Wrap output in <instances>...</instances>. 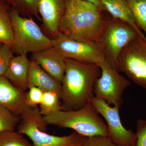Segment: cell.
Wrapping results in <instances>:
<instances>
[{
  "label": "cell",
  "instance_id": "cell-1",
  "mask_svg": "<svg viewBox=\"0 0 146 146\" xmlns=\"http://www.w3.org/2000/svg\"><path fill=\"white\" fill-rule=\"evenodd\" d=\"M84 0H67L59 32L78 41L99 43L106 19L103 11Z\"/></svg>",
  "mask_w": 146,
  "mask_h": 146
},
{
  "label": "cell",
  "instance_id": "cell-2",
  "mask_svg": "<svg viewBox=\"0 0 146 146\" xmlns=\"http://www.w3.org/2000/svg\"><path fill=\"white\" fill-rule=\"evenodd\" d=\"M65 73L61 82L63 110H75L91 103L95 82L101 74L95 63H83L66 58Z\"/></svg>",
  "mask_w": 146,
  "mask_h": 146
},
{
  "label": "cell",
  "instance_id": "cell-3",
  "mask_svg": "<svg viewBox=\"0 0 146 146\" xmlns=\"http://www.w3.org/2000/svg\"><path fill=\"white\" fill-rule=\"evenodd\" d=\"M47 124L72 129L87 137L108 136L106 123L91 103L75 110H59L44 117Z\"/></svg>",
  "mask_w": 146,
  "mask_h": 146
},
{
  "label": "cell",
  "instance_id": "cell-4",
  "mask_svg": "<svg viewBox=\"0 0 146 146\" xmlns=\"http://www.w3.org/2000/svg\"><path fill=\"white\" fill-rule=\"evenodd\" d=\"M21 118L17 131L27 136L34 146H84L87 138L76 131L63 136L47 133L48 125L38 108H31Z\"/></svg>",
  "mask_w": 146,
  "mask_h": 146
},
{
  "label": "cell",
  "instance_id": "cell-5",
  "mask_svg": "<svg viewBox=\"0 0 146 146\" xmlns=\"http://www.w3.org/2000/svg\"><path fill=\"white\" fill-rule=\"evenodd\" d=\"M11 17L13 30V52L27 54L52 46L51 39L44 34L33 18L21 16L12 9Z\"/></svg>",
  "mask_w": 146,
  "mask_h": 146
},
{
  "label": "cell",
  "instance_id": "cell-6",
  "mask_svg": "<svg viewBox=\"0 0 146 146\" xmlns=\"http://www.w3.org/2000/svg\"><path fill=\"white\" fill-rule=\"evenodd\" d=\"M138 35L137 32L126 23L112 17L107 19L99 43L106 60L118 72L119 55L124 47Z\"/></svg>",
  "mask_w": 146,
  "mask_h": 146
},
{
  "label": "cell",
  "instance_id": "cell-7",
  "mask_svg": "<svg viewBox=\"0 0 146 146\" xmlns=\"http://www.w3.org/2000/svg\"><path fill=\"white\" fill-rule=\"evenodd\" d=\"M98 65L101 74L94 85L95 96L120 109L123 103V94L130 85V82L112 68L106 58L100 61Z\"/></svg>",
  "mask_w": 146,
  "mask_h": 146
},
{
  "label": "cell",
  "instance_id": "cell-8",
  "mask_svg": "<svg viewBox=\"0 0 146 146\" xmlns=\"http://www.w3.org/2000/svg\"><path fill=\"white\" fill-rule=\"evenodd\" d=\"M119 72L124 73L137 85L146 89V39L137 36L119 55Z\"/></svg>",
  "mask_w": 146,
  "mask_h": 146
},
{
  "label": "cell",
  "instance_id": "cell-9",
  "mask_svg": "<svg viewBox=\"0 0 146 146\" xmlns=\"http://www.w3.org/2000/svg\"><path fill=\"white\" fill-rule=\"evenodd\" d=\"M51 39L52 46L66 58L98 65L106 58L105 54L99 43L78 41L60 32Z\"/></svg>",
  "mask_w": 146,
  "mask_h": 146
},
{
  "label": "cell",
  "instance_id": "cell-10",
  "mask_svg": "<svg viewBox=\"0 0 146 146\" xmlns=\"http://www.w3.org/2000/svg\"><path fill=\"white\" fill-rule=\"evenodd\" d=\"M91 103L99 114L105 120L108 131V137L119 146H135L136 133L127 129L123 125L119 116V109L111 106L103 100L94 96Z\"/></svg>",
  "mask_w": 146,
  "mask_h": 146
},
{
  "label": "cell",
  "instance_id": "cell-11",
  "mask_svg": "<svg viewBox=\"0 0 146 146\" xmlns=\"http://www.w3.org/2000/svg\"><path fill=\"white\" fill-rule=\"evenodd\" d=\"M31 60L61 83L66 69V58L56 48L52 46L32 53Z\"/></svg>",
  "mask_w": 146,
  "mask_h": 146
},
{
  "label": "cell",
  "instance_id": "cell-12",
  "mask_svg": "<svg viewBox=\"0 0 146 146\" xmlns=\"http://www.w3.org/2000/svg\"><path fill=\"white\" fill-rule=\"evenodd\" d=\"M67 0H39L38 11L45 30L54 37L59 32Z\"/></svg>",
  "mask_w": 146,
  "mask_h": 146
},
{
  "label": "cell",
  "instance_id": "cell-13",
  "mask_svg": "<svg viewBox=\"0 0 146 146\" xmlns=\"http://www.w3.org/2000/svg\"><path fill=\"white\" fill-rule=\"evenodd\" d=\"M0 105L21 117L31 108L27 104L26 92L13 86L3 76L0 77Z\"/></svg>",
  "mask_w": 146,
  "mask_h": 146
},
{
  "label": "cell",
  "instance_id": "cell-14",
  "mask_svg": "<svg viewBox=\"0 0 146 146\" xmlns=\"http://www.w3.org/2000/svg\"><path fill=\"white\" fill-rule=\"evenodd\" d=\"M30 63L27 54L13 56L3 76L13 86L25 92L29 89L28 78Z\"/></svg>",
  "mask_w": 146,
  "mask_h": 146
},
{
  "label": "cell",
  "instance_id": "cell-15",
  "mask_svg": "<svg viewBox=\"0 0 146 146\" xmlns=\"http://www.w3.org/2000/svg\"><path fill=\"white\" fill-rule=\"evenodd\" d=\"M28 84L29 88L35 86L44 92L52 91L61 96V83L32 60L29 69Z\"/></svg>",
  "mask_w": 146,
  "mask_h": 146
},
{
  "label": "cell",
  "instance_id": "cell-16",
  "mask_svg": "<svg viewBox=\"0 0 146 146\" xmlns=\"http://www.w3.org/2000/svg\"><path fill=\"white\" fill-rule=\"evenodd\" d=\"M105 10L109 12L112 18L123 21L132 27L139 36L146 38L139 29L126 0H101Z\"/></svg>",
  "mask_w": 146,
  "mask_h": 146
},
{
  "label": "cell",
  "instance_id": "cell-17",
  "mask_svg": "<svg viewBox=\"0 0 146 146\" xmlns=\"http://www.w3.org/2000/svg\"><path fill=\"white\" fill-rule=\"evenodd\" d=\"M11 9L4 0H0V44H5L12 48L13 34Z\"/></svg>",
  "mask_w": 146,
  "mask_h": 146
},
{
  "label": "cell",
  "instance_id": "cell-18",
  "mask_svg": "<svg viewBox=\"0 0 146 146\" xmlns=\"http://www.w3.org/2000/svg\"><path fill=\"white\" fill-rule=\"evenodd\" d=\"M13 10L24 17L42 21L39 11V0H4Z\"/></svg>",
  "mask_w": 146,
  "mask_h": 146
},
{
  "label": "cell",
  "instance_id": "cell-19",
  "mask_svg": "<svg viewBox=\"0 0 146 146\" xmlns=\"http://www.w3.org/2000/svg\"><path fill=\"white\" fill-rule=\"evenodd\" d=\"M39 106V112L43 117L63 110L60 96L52 91L44 92L42 101Z\"/></svg>",
  "mask_w": 146,
  "mask_h": 146
},
{
  "label": "cell",
  "instance_id": "cell-20",
  "mask_svg": "<svg viewBox=\"0 0 146 146\" xmlns=\"http://www.w3.org/2000/svg\"><path fill=\"white\" fill-rule=\"evenodd\" d=\"M139 29L146 39V0H126Z\"/></svg>",
  "mask_w": 146,
  "mask_h": 146
},
{
  "label": "cell",
  "instance_id": "cell-21",
  "mask_svg": "<svg viewBox=\"0 0 146 146\" xmlns=\"http://www.w3.org/2000/svg\"><path fill=\"white\" fill-rule=\"evenodd\" d=\"M0 146H34L18 131H7L0 132Z\"/></svg>",
  "mask_w": 146,
  "mask_h": 146
},
{
  "label": "cell",
  "instance_id": "cell-22",
  "mask_svg": "<svg viewBox=\"0 0 146 146\" xmlns=\"http://www.w3.org/2000/svg\"><path fill=\"white\" fill-rule=\"evenodd\" d=\"M21 120V117L0 105V132L15 130Z\"/></svg>",
  "mask_w": 146,
  "mask_h": 146
},
{
  "label": "cell",
  "instance_id": "cell-23",
  "mask_svg": "<svg viewBox=\"0 0 146 146\" xmlns=\"http://www.w3.org/2000/svg\"><path fill=\"white\" fill-rule=\"evenodd\" d=\"M12 48L5 44H0V77L4 75L14 56Z\"/></svg>",
  "mask_w": 146,
  "mask_h": 146
},
{
  "label": "cell",
  "instance_id": "cell-24",
  "mask_svg": "<svg viewBox=\"0 0 146 146\" xmlns=\"http://www.w3.org/2000/svg\"><path fill=\"white\" fill-rule=\"evenodd\" d=\"M44 91L37 87L33 86L29 88L26 93L27 104L31 108H38L42 101Z\"/></svg>",
  "mask_w": 146,
  "mask_h": 146
},
{
  "label": "cell",
  "instance_id": "cell-25",
  "mask_svg": "<svg viewBox=\"0 0 146 146\" xmlns=\"http://www.w3.org/2000/svg\"><path fill=\"white\" fill-rule=\"evenodd\" d=\"M84 146H119L111 141L108 136H96L87 138Z\"/></svg>",
  "mask_w": 146,
  "mask_h": 146
},
{
  "label": "cell",
  "instance_id": "cell-26",
  "mask_svg": "<svg viewBox=\"0 0 146 146\" xmlns=\"http://www.w3.org/2000/svg\"><path fill=\"white\" fill-rule=\"evenodd\" d=\"M136 134L135 146H146V120H137Z\"/></svg>",
  "mask_w": 146,
  "mask_h": 146
},
{
  "label": "cell",
  "instance_id": "cell-27",
  "mask_svg": "<svg viewBox=\"0 0 146 146\" xmlns=\"http://www.w3.org/2000/svg\"><path fill=\"white\" fill-rule=\"evenodd\" d=\"M93 3V4L96 5L98 7L103 11H105L104 7L102 4L101 0H84Z\"/></svg>",
  "mask_w": 146,
  "mask_h": 146
}]
</instances>
